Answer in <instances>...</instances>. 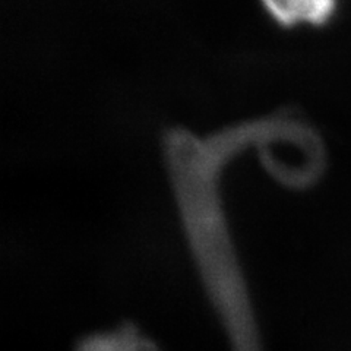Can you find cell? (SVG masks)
<instances>
[{"instance_id":"cell-1","label":"cell","mask_w":351,"mask_h":351,"mask_svg":"<svg viewBox=\"0 0 351 351\" xmlns=\"http://www.w3.org/2000/svg\"><path fill=\"white\" fill-rule=\"evenodd\" d=\"M227 161L221 148L192 142L170 154L167 169L197 277L228 351H265L254 294L219 197Z\"/></svg>"},{"instance_id":"cell-2","label":"cell","mask_w":351,"mask_h":351,"mask_svg":"<svg viewBox=\"0 0 351 351\" xmlns=\"http://www.w3.org/2000/svg\"><path fill=\"white\" fill-rule=\"evenodd\" d=\"M269 16L282 27H321L334 18L339 0H261Z\"/></svg>"}]
</instances>
